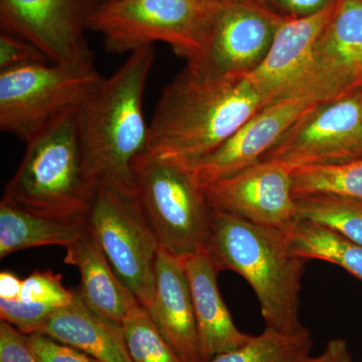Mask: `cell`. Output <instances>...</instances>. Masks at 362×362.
<instances>
[{
  "label": "cell",
  "mask_w": 362,
  "mask_h": 362,
  "mask_svg": "<svg viewBox=\"0 0 362 362\" xmlns=\"http://www.w3.org/2000/svg\"><path fill=\"white\" fill-rule=\"evenodd\" d=\"M267 105L246 75L202 78L185 69L162 90L145 151L192 168Z\"/></svg>",
  "instance_id": "6da1fadb"
},
{
  "label": "cell",
  "mask_w": 362,
  "mask_h": 362,
  "mask_svg": "<svg viewBox=\"0 0 362 362\" xmlns=\"http://www.w3.org/2000/svg\"><path fill=\"white\" fill-rule=\"evenodd\" d=\"M154 59L153 45L130 52L78 111L86 173L95 187L136 194L133 166L148 141L143 99Z\"/></svg>",
  "instance_id": "7a4b0ae2"
},
{
  "label": "cell",
  "mask_w": 362,
  "mask_h": 362,
  "mask_svg": "<svg viewBox=\"0 0 362 362\" xmlns=\"http://www.w3.org/2000/svg\"><path fill=\"white\" fill-rule=\"evenodd\" d=\"M206 250L221 271L235 272L251 285L266 329L283 334L305 329L299 307L306 261L293 254L285 230L214 209Z\"/></svg>",
  "instance_id": "3957f363"
},
{
  "label": "cell",
  "mask_w": 362,
  "mask_h": 362,
  "mask_svg": "<svg viewBox=\"0 0 362 362\" xmlns=\"http://www.w3.org/2000/svg\"><path fill=\"white\" fill-rule=\"evenodd\" d=\"M95 189L86 173L77 111L26 143L2 201L42 216L86 221Z\"/></svg>",
  "instance_id": "277c9868"
},
{
  "label": "cell",
  "mask_w": 362,
  "mask_h": 362,
  "mask_svg": "<svg viewBox=\"0 0 362 362\" xmlns=\"http://www.w3.org/2000/svg\"><path fill=\"white\" fill-rule=\"evenodd\" d=\"M104 78L93 59L0 71V129L30 142L80 110Z\"/></svg>",
  "instance_id": "5b68a950"
},
{
  "label": "cell",
  "mask_w": 362,
  "mask_h": 362,
  "mask_svg": "<svg viewBox=\"0 0 362 362\" xmlns=\"http://www.w3.org/2000/svg\"><path fill=\"white\" fill-rule=\"evenodd\" d=\"M133 169L136 194L160 247L180 259L206 250L214 209L192 171L146 151Z\"/></svg>",
  "instance_id": "8992f818"
},
{
  "label": "cell",
  "mask_w": 362,
  "mask_h": 362,
  "mask_svg": "<svg viewBox=\"0 0 362 362\" xmlns=\"http://www.w3.org/2000/svg\"><path fill=\"white\" fill-rule=\"evenodd\" d=\"M216 6L204 0H108L90 16L88 30L100 33L113 54L163 42L188 62L201 51Z\"/></svg>",
  "instance_id": "52a82bcc"
},
{
  "label": "cell",
  "mask_w": 362,
  "mask_h": 362,
  "mask_svg": "<svg viewBox=\"0 0 362 362\" xmlns=\"http://www.w3.org/2000/svg\"><path fill=\"white\" fill-rule=\"evenodd\" d=\"M86 225L123 284L148 308L160 245L137 194L97 187Z\"/></svg>",
  "instance_id": "ba28073f"
},
{
  "label": "cell",
  "mask_w": 362,
  "mask_h": 362,
  "mask_svg": "<svg viewBox=\"0 0 362 362\" xmlns=\"http://www.w3.org/2000/svg\"><path fill=\"white\" fill-rule=\"evenodd\" d=\"M284 21L256 0L218 4L201 51L187 62V70L202 78L252 73Z\"/></svg>",
  "instance_id": "9c48e42d"
},
{
  "label": "cell",
  "mask_w": 362,
  "mask_h": 362,
  "mask_svg": "<svg viewBox=\"0 0 362 362\" xmlns=\"http://www.w3.org/2000/svg\"><path fill=\"white\" fill-rule=\"evenodd\" d=\"M362 158L361 93L317 104L293 124L261 160L292 171Z\"/></svg>",
  "instance_id": "30bf717a"
},
{
  "label": "cell",
  "mask_w": 362,
  "mask_h": 362,
  "mask_svg": "<svg viewBox=\"0 0 362 362\" xmlns=\"http://www.w3.org/2000/svg\"><path fill=\"white\" fill-rule=\"evenodd\" d=\"M362 92V0H337L291 97L313 103Z\"/></svg>",
  "instance_id": "8fae6325"
},
{
  "label": "cell",
  "mask_w": 362,
  "mask_h": 362,
  "mask_svg": "<svg viewBox=\"0 0 362 362\" xmlns=\"http://www.w3.org/2000/svg\"><path fill=\"white\" fill-rule=\"evenodd\" d=\"M108 0H0L1 32L37 45L52 63L93 59L86 30Z\"/></svg>",
  "instance_id": "7c38bea8"
},
{
  "label": "cell",
  "mask_w": 362,
  "mask_h": 362,
  "mask_svg": "<svg viewBox=\"0 0 362 362\" xmlns=\"http://www.w3.org/2000/svg\"><path fill=\"white\" fill-rule=\"evenodd\" d=\"M204 190L214 211L257 226L285 230L297 218L292 173L275 162L259 160Z\"/></svg>",
  "instance_id": "4fadbf2b"
},
{
  "label": "cell",
  "mask_w": 362,
  "mask_h": 362,
  "mask_svg": "<svg viewBox=\"0 0 362 362\" xmlns=\"http://www.w3.org/2000/svg\"><path fill=\"white\" fill-rule=\"evenodd\" d=\"M315 105L299 97L284 98L267 105L211 156L189 168L194 180L206 188L257 163Z\"/></svg>",
  "instance_id": "5bb4252c"
},
{
  "label": "cell",
  "mask_w": 362,
  "mask_h": 362,
  "mask_svg": "<svg viewBox=\"0 0 362 362\" xmlns=\"http://www.w3.org/2000/svg\"><path fill=\"white\" fill-rule=\"evenodd\" d=\"M335 4L307 18L285 20L278 28L261 65L246 75L267 104L291 97Z\"/></svg>",
  "instance_id": "9a60e30c"
},
{
  "label": "cell",
  "mask_w": 362,
  "mask_h": 362,
  "mask_svg": "<svg viewBox=\"0 0 362 362\" xmlns=\"http://www.w3.org/2000/svg\"><path fill=\"white\" fill-rule=\"evenodd\" d=\"M146 309L157 328L181 362H202L194 301L180 259L159 250L156 285Z\"/></svg>",
  "instance_id": "2e32d148"
},
{
  "label": "cell",
  "mask_w": 362,
  "mask_h": 362,
  "mask_svg": "<svg viewBox=\"0 0 362 362\" xmlns=\"http://www.w3.org/2000/svg\"><path fill=\"white\" fill-rule=\"evenodd\" d=\"M194 301L202 362L240 349L252 335L235 326L218 287L221 270L207 250L181 259Z\"/></svg>",
  "instance_id": "e0dca14e"
},
{
  "label": "cell",
  "mask_w": 362,
  "mask_h": 362,
  "mask_svg": "<svg viewBox=\"0 0 362 362\" xmlns=\"http://www.w3.org/2000/svg\"><path fill=\"white\" fill-rule=\"evenodd\" d=\"M37 333L82 350L101 362H133L121 324L90 308L78 290H75L73 302L52 312Z\"/></svg>",
  "instance_id": "ac0fdd59"
},
{
  "label": "cell",
  "mask_w": 362,
  "mask_h": 362,
  "mask_svg": "<svg viewBox=\"0 0 362 362\" xmlns=\"http://www.w3.org/2000/svg\"><path fill=\"white\" fill-rule=\"evenodd\" d=\"M64 261L80 271L78 292L88 306L100 315L121 324L136 305L140 304L117 276L89 228L66 247Z\"/></svg>",
  "instance_id": "d6986e66"
},
{
  "label": "cell",
  "mask_w": 362,
  "mask_h": 362,
  "mask_svg": "<svg viewBox=\"0 0 362 362\" xmlns=\"http://www.w3.org/2000/svg\"><path fill=\"white\" fill-rule=\"evenodd\" d=\"M87 228L86 221L63 220L0 202V258L30 247H69Z\"/></svg>",
  "instance_id": "ffe728a7"
},
{
  "label": "cell",
  "mask_w": 362,
  "mask_h": 362,
  "mask_svg": "<svg viewBox=\"0 0 362 362\" xmlns=\"http://www.w3.org/2000/svg\"><path fill=\"white\" fill-rule=\"evenodd\" d=\"M285 233L295 256L335 264L362 281L361 245L303 218H297Z\"/></svg>",
  "instance_id": "44dd1931"
},
{
  "label": "cell",
  "mask_w": 362,
  "mask_h": 362,
  "mask_svg": "<svg viewBox=\"0 0 362 362\" xmlns=\"http://www.w3.org/2000/svg\"><path fill=\"white\" fill-rule=\"evenodd\" d=\"M297 218L334 230L362 246V199L332 194L295 197Z\"/></svg>",
  "instance_id": "7402d4cb"
},
{
  "label": "cell",
  "mask_w": 362,
  "mask_h": 362,
  "mask_svg": "<svg viewBox=\"0 0 362 362\" xmlns=\"http://www.w3.org/2000/svg\"><path fill=\"white\" fill-rule=\"evenodd\" d=\"M312 347L313 339L307 328L296 334L265 329L258 337H252L244 346L221 354L209 362H307Z\"/></svg>",
  "instance_id": "603a6c76"
},
{
  "label": "cell",
  "mask_w": 362,
  "mask_h": 362,
  "mask_svg": "<svg viewBox=\"0 0 362 362\" xmlns=\"http://www.w3.org/2000/svg\"><path fill=\"white\" fill-rule=\"evenodd\" d=\"M293 194H332L362 199V158L292 171Z\"/></svg>",
  "instance_id": "cb8c5ba5"
},
{
  "label": "cell",
  "mask_w": 362,
  "mask_h": 362,
  "mask_svg": "<svg viewBox=\"0 0 362 362\" xmlns=\"http://www.w3.org/2000/svg\"><path fill=\"white\" fill-rule=\"evenodd\" d=\"M121 327L133 362H181L141 304L126 315Z\"/></svg>",
  "instance_id": "d4e9b609"
},
{
  "label": "cell",
  "mask_w": 362,
  "mask_h": 362,
  "mask_svg": "<svg viewBox=\"0 0 362 362\" xmlns=\"http://www.w3.org/2000/svg\"><path fill=\"white\" fill-rule=\"evenodd\" d=\"M74 298L75 290L66 289L62 275L51 271H35L23 280L18 301L59 309L71 304Z\"/></svg>",
  "instance_id": "484cf974"
},
{
  "label": "cell",
  "mask_w": 362,
  "mask_h": 362,
  "mask_svg": "<svg viewBox=\"0 0 362 362\" xmlns=\"http://www.w3.org/2000/svg\"><path fill=\"white\" fill-rule=\"evenodd\" d=\"M54 310L57 309L45 305L0 299L1 320L11 324L25 335L39 332L42 324Z\"/></svg>",
  "instance_id": "4316f807"
},
{
  "label": "cell",
  "mask_w": 362,
  "mask_h": 362,
  "mask_svg": "<svg viewBox=\"0 0 362 362\" xmlns=\"http://www.w3.org/2000/svg\"><path fill=\"white\" fill-rule=\"evenodd\" d=\"M52 63L37 45L16 35L2 33L0 35V71Z\"/></svg>",
  "instance_id": "83f0119b"
},
{
  "label": "cell",
  "mask_w": 362,
  "mask_h": 362,
  "mask_svg": "<svg viewBox=\"0 0 362 362\" xmlns=\"http://www.w3.org/2000/svg\"><path fill=\"white\" fill-rule=\"evenodd\" d=\"M28 342L37 362H101L82 350L57 341L42 333L28 335Z\"/></svg>",
  "instance_id": "f1b7e54d"
},
{
  "label": "cell",
  "mask_w": 362,
  "mask_h": 362,
  "mask_svg": "<svg viewBox=\"0 0 362 362\" xmlns=\"http://www.w3.org/2000/svg\"><path fill=\"white\" fill-rule=\"evenodd\" d=\"M283 20L307 18L324 11L337 0H256Z\"/></svg>",
  "instance_id": "f546056e"
},
{
  "label": "cell",
  "mask_w": 362,
  "mask_h": 362,
  "mask_svg": "<svg viewBox=\"0 0 362 362\" xmlns=\"http://www.w3.org/2000/svg\"><path fill=\"white\" fill-rule=\"evenodd\" d=\"M0 362H37L28 335L4 320L0 322Z\"/></svg>",
  "instance_id": "4dcf8cb0"
},
{
  "label": "cell",
  "mask_w": 362,
  "mask_h": 362,
  "mask_svg": "<svg viewBox=\"0 0 362 362\" xmlns=\"http://www.w3.org/2000/svg\"><path fill=\"white\" fill-rule=\"evenodd\" d=\"M307 362H354L345 340L337 338L326 344L322 354L309 357Z\"/></svg>",
  "instance_id": "1f68e13d"
},
{
  "label": "cell",
  "mask_w": 362,
  "mask_h": 362,
  "mask_svg": "<svg viewBox=\"0 0 362 362\" xmlns=\"http://www.w3.org/2000/svg\"><path fill=\"white\" fill-rule=\"evenodd\" d=\"M23 282V280L11 272L2 271L0 273V299L18 301Z\"/></svg>",
  "instance_id": "d6a6232c"
},
{
  "label": "cell",
  "mask_w": 362,
  "mask_h": 362,
  "mask_svg": "<svg viewBox=\"0 0 362 362\" xmlns=\"http://www.w3.org/2000/svg\"><path fill=\"white\" fill-rule=\"evenodd\" d=\"M204 1L211 4H226V2L232 1V0H204Z\"/></svg>",
  "instance_id": "836d02e7"
},
{
  "label": "cell",
  "mask_w": 362,
  "mask_h": 362,
  "mask_svg": "<svg viewBox=\"0 0 362 362\" xmlns=\"http://www.w3.org/2000/svg\"><path fill=\"white\" fill-rule=\"evenodd\" d=\"M361 108H362V92L361 93Z\"/></svg>",
  "instance_id": "e575fe53"
}]
</instances>
